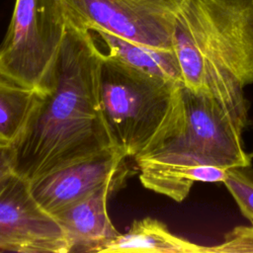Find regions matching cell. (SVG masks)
<instances>
[{
	"instance_id": "cell-14",
	"label": "cell",
	"mask_w": 253,
	"mask_h": 253,
	"mask_svg": "<svg viewBox=\"0 0 253 253\" xmlns=\"http://www.w3.org/2000/svg\"><path fill=\"white\" fill-rule=\"evenodd\" d=\"M210 253H253V223L235 226L220 244L210 247Z\"/></svg>"
},
{
	"instance_id": "cell-2",
	"label": "cell",
	"mask_w": 253,
	"mask_h": 253,
	"mask_svg": "<svg viewBox=\"0 0 253 253\" xmlns=\"http://www.w3.org/2000/svg\"><path fill=\"white\" fill-rule=\"evenodd\" d=\"M173 50L185 87L248 113L243 88L253 83V0H186Z\"/></svg>"
},
{
	"instance_id": "cell-1",
	"label": "cell",
	"mask_w": 253,
	"mask_h": 253,
	"mask_svg": "<svg viewBox=\"0 0 253 253\" xmlns=\"http://www.w3.org/2000/svg\"><path fill=\"white\" fill-rule=\"evenodd\" d=\"M102 56L92 32L66 13L56 58L38 90L24 130L13 144L16 175L32 182L117 148L100 102Z\"/></svg>"
},
{
	"instance_id": "cell-10",
	"label": "cell",
	"mask_w": 253,
	"mask_h": 253,
	"mask_svg": "<svg viewBox=\"0 0 253 253\" xmlns=\"http://www.w3.org/2000/svg\"><path fill=\"white\" fill-rule=\"evenodd\" d=\"M210 253L199 245L173 234L160 220L144 217L134 220L130 228L107 243L100 253Z\"/></svg>"
},
{
	"instance_id": "cell-4",
	"label": "cell",
	"mask_w": 253,
	"mask_h": 253,
	"mask_svg": "<svg viewBox=\"0 0 253 253\" xmlns=\"http://www.w3.org/2000/svg\"><path fill=\"white\" fill-rule=\"evenodd\" d=\"M181 83L155 76L103 53L99 93L103 116L115 146L134 158L155 134Z\"/></svg>"
},
{
	"instance_id": "cell-8",
	"label": "cell",
	"mask_w": 253,
	"mask_h": 253,
	"mask_svg": "<svg viewBox=\"0 0 253 253\" xmlns=\"http://www.w3.org/2000/svg\"><path fill=\"white\" fill-rule=\"evenodd\" d=\"M126 159L118 148L103 151L30 182L32 194L54 215L109 183L125 181L129 172Z\"/></svg>"
},
{
	"instance_id": "cell-12",
	"label": "cell",
	"mask_w": 253,
	"mask_h": 253,
	"mask_svg": "<svg viewBox=\"0 0 253 253\" xmlns=\"http://www.w3.org/2000/svg\"><path fill=\"white\" fill-rule=\"evenodd\" d=\"M38 89L25 87L0 77V142L18 140L32 112Z\"/></svg>"
},
{
	"instance_id": "cell-9",
	"label": "cell",
	"mask_w": 253,
	"mask_h": 253,
	"mask_svg": "<svg viewBox=\"0 0 253 253\" xmlns=\"http://www.w3.org/2000/svg\"><path fill=\"white\" fill-rule=\"evenodd\" d=\"M124 182L109 183L54 214L66 234L70 252L100 253L107 243L120 234L109 216L107 203Z\"/></svg>"
},
{
	"instance_id": "cell-13",
	"label": "cell",
	"mask_w": 253,
	"mask_h": 253,
	"mask_svg": "<svg viewBox=\"0 0 253 253\" xmlns=\"http://www.w3.org/2000/svg\"><path fill=\"white\" fill-rule=\"evenodd\" d=\"M240 212L253 223V170L250 166L227 169L223 182Z\"/></svg>"
},
{
	"instance_id": "cell-7",
	"label": "cell",
	"mask_w": 253,
	"mask_h": 253,
	"mask_svg": "<svg viewBox=\"0 0 253 253\" xmlns=\"http://www.w3.org/2000/svg\"><path fill=\"white\" fill-rule=\"evenodd\" d=\"M68 253L57 219L35 199L30 182L13 175L0 186V252Z\"/></svg>"
},
{
	"instance_id": "cell-5",
	"label": "cell",
	"mask_w": 253,
	"mask_h": 253,
	"mask_svg": "<svg viewBox=\"0 0 253 253\" xmlns=\"http://www.w3.org/2000/svg\"><path fill=\"white\" fill-rule=\"evenodd\" d=\"M65 22L58 0H16L0 44V77L40 90L56 58Z\"/></svg>"
},
{
	"instance_id": "cell-6",
	"label": "cell",
	"mask_w": 253,
	"mask_h": 253,
	"mask_svg": "<svg viewBox=\"0 0 253 253\" xmlns=\"http://www.w3.org/2000/svg\"><path fill=\"white\" fill-rule=\"evenodd\" d=\"M69 17L90 30H103L152 47L173 49L177 15L186 0H58Z\"/></svg>"
},
{
	"instance_id": "cell-16",
	"label": "cell",
	"mask_w": 253,
	"mask_h": 253,
	"mask_svg": "<svg viewBox=\"0 0 253 253\" xmlns=\"http://www.w3.org/2000/svg\"><path fill=\"white\" fill-rule=\"evenodd\" d=\"M250 156H251V158H253V151L251 152V154H250Z\"/></svg>"
},
{
	"instance_id": "cell-15",
	"label": "cell",
	"mask_w": 253,
	"mask_h": 253,
	"mask_svg": "<svg viewBox=\"0 0 253 253\" xmlns=\"http://www.w3.org/2000/svg\"><path fill=\"white\" fill-rule=\"evenodd\" d=\"M15 152L12 145L0 142V186L15 175Z\"/></svg>"
},
{
	"instance_id": "cell-3",
	"label": "cell",
	"mask_w": 253,
	"mask_h": 253,
	"mask_svg": "<svg viewBox=\"0 0 253 253\" xmlns=\"http://www.w3.org/2000/svg\"><path fill=\"white\" fill-rule=\"evenodd\" d=\"M248 113L215 96L175 87L161 126L133 158L149 164H211L225 169L251 165L242 132Z\"/></svg>"
},
{
	"instance_id": "cell-11",
	"label": "cell",
	"mask_w": 253,
	"mask_h": 253,
	"mask_svg": "<svg viewBox=\"0 0 253 253\" xmlns=\"http://www.w3.org/2000/svg\"><path fill=\"white\" fill-rule=\"evenodd\" d=\"M91 32L104 42L108 54L124 64L175 83H182L180 66L173 49L137 43L99 29Z\"/></svg>"
}]
</instances>
